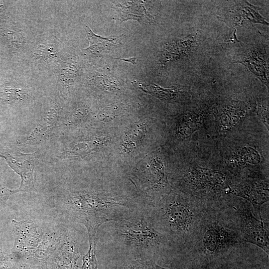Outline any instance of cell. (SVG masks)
<instances>
[{
  "label": "cell",
  "mask_w": 269,
  "mask_h": 269,
  "mask_svg": "<svg viewBox=\"0 0 269 269\" xmlns=\"http://www.w3.org/2000/svg\"><path fill=\"white\" fill-rule=\"evenodd\" d=\"M244 243L233 201L224 197L207 205L188 253L195 264L207 267L223 260Z\"/></svg>",
  "instance_id": "1"
},
{
  "label": "cell",
  "mask_w": 269,
  "mask_h": 269,
  "mask_svg": "<svg viewBox=\"0 0 269 269\" xmlns=\"http://www.w3.org/2000/svg\"><path fill=\"white\" fill-rule=\"evenodd\" d=\"M208 204L180 192L170 191L144 206L155 229L168 239L175 250L188 252Z\"/></svg>",
  "instance_id": "2"
},
{
  "label": "cell",
  "mask_w": 269,
  "mask_h": 269,
  "mask_svg": "<svg viewBox=\"0 0 269 269\" xmlns=\"http://www.w3.org/2000/svg\"><path fill=\"white\" fill-rule=\"evenodd\" d=\"M111 223L108 232L129 260L156 261L161 253L174 249L168 239L155 229L143 205L123 220Z\"/></svg>",
  "instance_id": "3"
},
{
  "label": "cell",
  "mask_w": 269,
  "mask_h": 269,
  "mask_svg": "<svg viewBox=\"0 0 269 269\" xmlns=\"http://www.w3.org/2000/svg\"><path fill=\"white\" fill-rule=\"evenodd\" d=\"M141 206L133 199L85 190L70 193L65 200L71 218L86 227L89 241L97 240V231L103 224L121 221Z\"/></svg>",
  "instance_id": "4"
},
{
  "label": "cell",
  "mask_w": 269,
  "mask_h": 269,
  "mask_svg": "<svg viewBox=\"0 0 269 269\" xmlns=\"http://www.w3.org/2000/svg\"><path fill=\"white\" fill-rule=\"evenodd\" d=\"M14 245L11 256L16 264L40 263L38 252L45 234L32 220L12 221Z\"/></svg>",
  "instance_id": "5"
},
{
  "label": "cell",
  "mask_w": 269,
  "mask_h": 269,
  "mask_svg": "<svg viewBox=\"0 0 269 269\" xmlns=\"http://www.w3.org/2000/svg\"><path fill=\"white\" fill-rule=\"evenodd\" d=\"M233 204L243 242L257 246L269 255V222L257 219L251 204L246 200L233 201Z\"/></svg>",
  "instance_id": "6"
},
{
  "label": "cell",
  "mask_w": 269,
  "mask_h": 269,
  "mask_svg": "<svg viewBox=\"0 0 269 269\" xmlns=\"http://www.w3.org/2000/svg\"><path fill=\"white\" fill-rule=\"evenodd\" d=\"M9 166L21 178L19 188L12 190L13 194L17 192H37L34 181V169L37 163V154L23 153L18 148H14L9 151L0 153Z\"/></svg>",
  "instance_id": "7"
},
{
  "label": "cell",
  "mask_w": 269,
  "mask_h": 269,
  "mask_svg": "<svg viewBox=\"0 0 269 269\" xmlns=\"http://www.w3.org/2000/svg\"><path fill=\"white\" fill-rule=\"evenodd\" d=\"M230 194L242 198L249 202L254 212L258 214L260 219H262L261 206L269 201L268 180L258 174L244 178L232 186Z\"/></svg>",
  "instance_id": "8"
},
{
  "label": "cell",
  "mask_w": 269,
  "mask_h": 269,
  "mask_svg": "<svg viewBox=\"0 0 269 269\" xmlns=\"http://www.w3.org/2000/svg\"><path fill=\"white\" fill-rule=\"evenodd\" d=\"M80 257L74 238L65 235L47 261L49 269H80L77 261Z\"/></svg>",
  "instance_id": "9"
},
{
  "label": "cell",
  "mask_w": 269,
  "mask_h": 269,
  "mask_svg": "<svg viewBox=\"0 0 269 269\" xmlns=\"http://www.w3.org/2000/svg\"><path fill=\"white\" fill-rule=\"evenodd\" d=\"M240 57L238 62L247 65L268 88V56L265 50L253 47L243 52Z\"/></svg>",
  "instance_id": "10"
},
{
  "label": "cell",
  "mask_w": 269,
  "mask_h": 269,
  "mask_svg": "<svg viewBox=\"0 0 269 269\" xmlns=\"http://www.w3.org/2000/svg\"><path fill=\"white\" fill-rule=\"evenodd\" d=\"M258 9L247 1H238L227 11V20L236 26L248 22L268 24L259 14Z\"/></svg>",
  "instance_id": "11"
},
{
  "label": "cell",
  "mask_w": 269,
  "mask_h": 269,
  "mask_svg": "<svg viewBox=\"0 0 269 269\" xmlns=\"http://www.w3.org/2000/svg\"><path fill=\"white\" fill-rule=\"evenodd\" d=\"M196 45V36L192 35L167 43L162 55L163 62L175 60L188 55Z\"/></svg>",
  "instance_id": "12"
},
{
  "label": "cell",
  "mask_w": 269,
  "mask_h": 269,
  "mask_svg": "<svg viewBox=\"0 0 269 269\" xmlns=\"http://www.w3.org/2000/svg\"><path fill=\"white\" fill-rule=\"evenodd\" d=\"M85 31L89 40V46L83 49L85 53L93 55H98L104 50H111L120 45L123 35L102 37L94 33L88 25H85Z\"/></svg>",
  "instance_id": "13"
},
{
  "label": "cell",
  "mask_w": 269,
  "mask_h": 269,
  "mask_svg": "<svg viewBox=\"0 0 269 269\" xmlns=\"http://www.w3.org/2000/svg\"><path fill=\"white\" fill-rule=\"evenodd\" d=\"M77 75V69L76 66L69 62H62L58 67V81L64 87L71 85Z\"/></svg>",
  "instance_id": "14"
},
{
  "label": "cell",
  "mask_w": 269,
  "mask_h": 269,
  "mask_svg": "<svg viewBox=\"0 0 269 269\" xmlns=\"http://www.w3.org/2000/svg\"><path fill=\"white\" fill-rule=\"evenodd\" d=\"M144 87L147 90V92L160 99L167 101L175 99L182 93L180 89L174 86L169 89H165L153 84Z\"/></svg>",
  "instance_id": "15"
},
{
  "label": "cell",
  "mask_w": 269,
  "mask_h": 269,
  "mask_svg": "<svg viewBox=\"0 0 269 269\" xmlns=\"http://www.w3.org/2000/svg\"><path fill=\"white\" fill-rule=\"evenodd\" d=\"M48 41L45 44H41L37 46L33 54L37 59L43 60H52L57 58L58 51L57 47H54L55 43Z\"/></svg>",
  "instance_id": "16"
},
{
  "label": "cell",
  "mask_w": 269,
  "mask_h": 269,
  "mask_svg": "<svg viewBox=\"0 0 269 269\" xmlns=\"http://www.w3.org/2000/svg\"><path fill=\"white\" fill-rule=\"evenodd\" d=\"M96 241H89V249L83 257V264L80 269H98L96 258Z\"/></svg>",
  "instance_id": "17"
},
{
  "label": "cell",
  "mask_w": 269,
  "mask_h": 269,
  "mask_svg": "<svg viewBox=\"0 0 269 269\" xmlns=\"http://www.w3.org/2000/svg\"><path fill=\"white\" fill-rule=\"evenodd\" d=\"M136 269H168L157 265L156 261L149 260L143 261H136Z\"/></svg>",
  "instance_id": "18"
},
{
  "label": "cell",
  "mask_w": 269,
  "mask_h": 269,
  "mask_svg": "<svg viewBox=\"0 0 269 269\" xmlns=\"http://www.w3.org/2000/svg\"><path fill=\"white\" fill-rule=\"evenodd\" d=\"M16 269H49L47 262L34 264H17Z\"/></svg>",
  "instance_id": "19"
},
{
  "label": "cell",
  "mask_w": 269,
  "mask_h": 269,
  "mask_svg": "<svg viewBox=\"0 0 269 269\" xmlns=\"http://www.w3.org/2000/svg\"><path fill=\"white\" fill-rule=\"evenodd\" d=\"M268 104L259 109V113L263 122L269 129Z\"/></svg>",
  "instance_id": "20"
},
{
  "label": "cell",
  "mask_w": 269,
  "mask_h": 269,
  "mask_svg": "<svg viewBox=\"0 0 269 269\" xmlns=\"http://www.w3.org/2000/svg\"><path fill=\"white\" fill-rule=\"evenodd\" d=\"M136 262L135 261L129 260L127 263H125L118 269H136Z\"/></svg>",
  "instance_id": "21"
},
{
  "label": "cell",
  "mask_w": 269,
  "mask_h": 269,
  "mask_svg": "<svg viewBox=\"0 0 269 269\" xmlns=\"http://www.w3.org/2000/svg\"><path fill=\"white\" fill-rule=\"evenodd\" d=\"M116 59H120L121 60H123L125 62H128L131 63L132 64L134 65L136 63V58L135 57H131L129 58H117V57H112Z\"/></svg>",
  "instance_id": "22"
},
{
  "label": "cell",
  "mask_w": 269,
  "mask_h": 269,
  "mask_svg": "<svg viewBox=\"0 0 269 269\" xmlns=\"http://www.w3.org/2000/svg\"><path fill=\"white\" fill-rule=\"evenodd\" d=\"M187 269H207V267L200 264H194Z\"/></svg>",
  "instance_id": "23"
}]
</instances>
